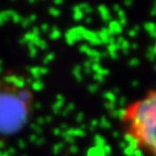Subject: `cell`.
<instances>
[{
	"instance_id": "7a4b0ae2",
	"label": "cell",
	"mask_w": 156,
	"mask_h": 156,
	"mask_svg": "<svg viewBox=\"0 0 156 156\" xmlns=\"http://www.w3.org/2000/svg\"><path fill=\"white\" fill-rule=\"evenodd\" d=\"M33 102L27 84L20 76L0 79V133L13 134L27 123Z\"/></svg>"
},
{
	"instance_id": "6da1fadb",
	"label": "cell",
	"mask_w": 156,
	"mask_h": 156,
	"mask_svg": "<svg viewBox=\"0 0 156 156\" xmlns=\"http://www.w3.org/2000/svg\"><path fill=\"white\" fill-rule=\"evenodd\" d=\"M121 123L134 148L156 156V90L128 105L121 114Z\"/></svg>"
}]
</instances>
